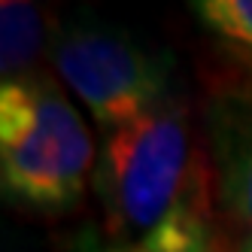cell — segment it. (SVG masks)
<instances>
[{
	"instance_id": "7",
	"label": "cell",
	"mask_w": 252,
	"mask_h": 252,
	"mask_svg": "<svg viewBox=\"0 0 252 252\" xmlns=\"http://www.w3.org/2000/svg\"><path fill=\"white\" fill-rule=\"evenodd\" d=\"M191 9L216 40L252 64V0H194Z\"/></svg>"
},
{
	"instance_id": "5",
	"label": "cell",
	"mask_w": 252,
	"mask_h": 252,
	"mask_svg": "<svg viewBox=\"0 0 252 252\" xmlns=\"http://www.w3.org/2000/svg\"><path fill=\"white\" fill-rule=\"evenodd\" d=\"M55 31L37 3L6 0L0 6V82L28 79L46 70Z\"/></svg>"
},
{
	"instance_id": "1",
	"label": "cell",
	"mask_w": 252,
	"mask_h": 252,
	"mask_svg": "<svg viewBox=\"0 0 252 252\" xmlns=\"http://www.w3.org/2000/svg\"><path fill=\"white\" fill-rule=\"evenodd\" d=\"M92 183L113 246L149 237L173 213L197 201L189 103L170 94L134 122L103 131Z\"/></svg>"
},
{
	"instance_id": "6",
	"label": "cell",
	"mask_w": 252,
	"mask_h": 252,
	"mask_svg": "<svg viewBox=\"0 0 252 252\" xmlns=\"http://www.w3.org/2000/svg\"><path fill=\"white\" fill-rule=\"evenodd\" d=\"M106 252H219V243L210 228V216L204 213V201L197 197L173 213L149 237L128 246H110Z\"/></svg>"
},
{
	"instance_id": "9",
	"label": "cell",
	"mask_w": 252,
	"mask_h": 252,
	"mask_svg": "<svg viewBox=\"0 0 252 252\" xmlns=\"http://www.w3.org/2000/svg\"><path fill=\"white\" fill-rule=\"evenodd\" d=\"M219 252H222V249H219Z\"/></svg>"
},
{
	"instance_id": "2",
	"label": "cell",
	"mask_w": 252,
	"mask_h": 252,
	"mask_svg": "<svg viewBox=\"0 0 252 252\" xmlns=\"http://www.w3.org/2000/svg\"><path fill=\"white\" fill-rule=\"evenodd\" d=\"M97 149L82 113L49 70L0 82V186L6 201L64 213L85 194Z\"/></svg>"
},
{
	"instance_id": "4",
	"label": "cell",
	"mask_w": 252,
	"mask_h": 252,
	"mask_svg": "<svg viewBox=\"0 0 252 252\" xmlns=\"http://www.w3.org/2000/svg\"><path fill=\"white\" fill-rule=\"evenodd\" d=\"M207 143L234 252H252V88H234L210 100Z\"/></svg>"
},
{
	"instance_id": "3",
	"label": "cell",
	"mask_w": 252,
	"mask_h": 252,
	"mask_svg": "<svg viewBox=\"0 0 252 252\" xmlns=\"http://www.w3.org/2000/svg\"><path fill=\"white\" fill-rule=\"evenodd\" d=\"M49 64L100 131H113L167 100L173 55L140 43L134 33L94 19L55 28Z\"/></svg>"
},
{
	"instance_id": "8",
	"label": "cell",
	"mask_w": 252,
	"mask_h": 252,
	"mask_svg": "<svg viewBox=\"0 0 252 252\" xmlns=\"http://www.w3.org/2000/svg\"><path fill=\"white\" fill-rule=\"evenodd\" d=\"M76 252H106V249L100 246V240H97L94 231H85L82 240H79V246H76Z\"/></svg>"
}]
</instances>
